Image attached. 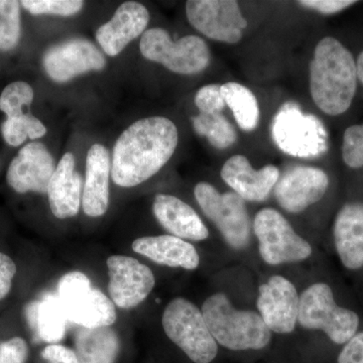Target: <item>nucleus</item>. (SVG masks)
I'll list each match as a JSON object with an SVG mask.
<instances>
[{
	"instance_id": "nucleus-25",
	"label": "nucleus",
	"mask_w": 363,
	"mask_h": 363,
	"mask_svg": "<svg viewBox=\"0 0 363 363\" xmlns=\"http://www.w3.org/2000/svg\"><path fill=\"white\" fill-rule=\"evenodd\" d=\"M121 351V340L108 327H82L76 333L75 352L79 363H117Z\"/></svg>"
},
{
	"instance_id": "nucleus-15",
	"label": "nucleus",
	"mask_w": 363,
	"mask_h": 363,
	"mask_svg": "<svg viewBox=\"0 0 363 363\" xmlns=\"http://www.w3.org/2000/svg\"><path fill=\"white\" fill-rule=\"evenodd\" d=\"M298 297L295 286L281 276H274L259 286L257 309L267 328L279 334L295 330Z\"/></svg>"
},
{
	"instance_id": "nucleus-35",
	"label": "nucleus",
	"mask_w": 363,
	"mask_h": 363,
	"mask_svg": "<svg viewBox=\"0 0 363 363\" xmlns=\"http://www.w3.org/2000/svg\"><path fill=\"white\" fill-rule=\"evenodd\" d=\"M301 6L312 9L322 14H334L357 4L351 0H301L298 2Z\"/></svg>"
},
{
	"instance_id": "nucleus-7",
	"label": "nucleus",
	"mask_w": 363,
	"mask_h": 363,
	"mask_svg": "<svg viewBox=\"0 0 363 363\" xmlns=\"http://www.w3.org/2000/svg\"><path fill=\"white\" fill-rule=\"evenodd\" d=\"M140 49L145 58L182 75L200 73L210 63L209 48L204 40L197 35H187L174 42L164 28L145 30Z\"/></svg>"
},
{
	"instance_id": "nucleus-36",
	"label": "nucleus",
	"mask_w": 363,
	"mask_h": 363,
	"mask_svg": "<svg viewBox=\"0 0 363 363\" xmlns=\"http://www.w3.org/2000/svg\"><path fill=\"white\" fill-rule=\"evenodd\" d=\"M338 363H363V329L357 332L339 353Z\"/></svg>"
},
{
	"instance_id": "nucleus-13",
	"label": "nucleus",
	"mask_w": 363,
	"mask_h": 363,
	"mask_svg": "<svg viewBox=\"0 0 363 363\" xmlns=\"http://www.w3.org/2000/svg\"><path fill=\"white\" fill-rule=\"evenodd\" d=\"M107 267L112 302L123 309L140 305L154 289L152 269L133 257L112 255L107 259Z\"/></svg>"
},
{
	"instance_id": "nucleus-3",
	"label": "nucleus",
	"mask_w": 363,
	"mask_h": 363,
	"mask_svg": "<svg viewBox=\"0 0 363 363\" xmlns=\"http://www.w3.org/2000/svg\"><path fill=\"white\" fill-rule=\"evenodd\" d=\"M201 312L215 341L227 350H259L271 342L272 331L260 315L235 309L225 294L210 296Z\"/></svg>"
},
{
	"instance_id": "nucleus-26",
	"label": "nucleus",
	"mask_w": 363,
	"mask_h": 363,
	"mask_svg": "<svg viewBox=\"0 0 363 363\" xmlns=\"http://www.w3.org/2000/svg\"><path fill=\"white\" fill-rule=\"evenodd\" d=\"M222 96L235 117L238 126L245 131L255 130L259 123V105L255 94L240 83L221 85Z\"/></svg>"
},
{
	"instance_id": "nucleus-5",
	"label": "nucleus",
	"mask_w": 363,
	"mask_h": 363,
	"mask_svg": "<svg viewBox=\"0 0 363 363\" xmlns=\"http://www.w3.org/2000/svg\"><path fill=\"white\" fill-rule=\"evenodd\" d=\"M162 327L172 341L194 363H211L218 346L202 312L190 301L174 298L164 309Z\"/></svg>"
},
{
	"instance_id": "nucleus-19",
	"label": "nucleus",
	"mask_w": 363,
	"mask_h": 363,
	"mask_svg": "<svg viewBox=\"0 0 363 363\" xmlns=\"http://www.w3.org/2000/svg\"><path fill=\"white\" fill-rule=\"evenodd\" d=\"M334 245L341 264L350 272L363 269V203H346L336 215Z\"/></svg>"
},
{
	"instance_id": "nucleus-37",
	"label": "nucleus",
	"mask_w": 363,
	"mask_h": 363,
	"mask_svg": "<svg viewBox=\"0 0 363 363\" xmlns=\"http://www.w3.org/2000/svg\"><path fill=\"white\" fill-rule=\"evenodd\" d=\"M40 357L47 363H79L75 350L61 344H49L40 352Z\"/></svg>"
},
{
	"instance_id": "nucleus-22",
	"label": "nucleus",
	"mask_w": 363,
	"mask_h": 363,
	"mask_svg": "<svg viewBox=\"0 0 363 363\" xmlns=\"http://www.w3.org/2000/svg\"><path fill=\"white\" fill-rule=\"evenodd\" d=\"M152 210L160 224L176 238L201 241L209 236V231L199 215L175 196L157 195Z\"/></svg>"
},
{
	"instance_id": "nucleus-29",
	"label": "nucleus",
	"mask_w": 363,
	"mask_h": 363,
	"mask_svg": "<svg viewBox=\"0 0 363 363\" xmlns=\"http://www.w3.org/2000/svg\"><path fill=\"white\" fill-rule=\"evenodd\" d=\"M21 37L20 2L0 0V50L9 51Z\"/></svg>"
},
{
	"instance_id": "nucleus-33",
	"label": "nucleus",
	"mask_w": 363,
	"mask_h": 363,
	"mask_svg": "<svg viewBox=\"0 0 363 363\" xmlns=\"http://www.w3.org/2000/svg\"><path fill=\"white\" fill-rule=\"evenodd\" d=\"M195 104L200 113H221L226 106L222 96L221 85L209 84L202 87L196 94Z\"/></svg>"
},
{
	"instance_id": "nucleus-11",
	"label": "nucleus",
	"mask_w": 363,
	"mask_h": 363,
	"mask_svg": "<svg viewBox=\"0 0 363 363\" xmlns=\"http://www.w3.org/2000/svg\"><path fill=\"white\" fill-rule=\"evenodd\" d=\"M186 13L191 26L217 42L236 44L247 28L240 4L233 0H189Z\"/></svg>"
},
{
	"instance_id": "nucleus-31",
	"label": "nucleus",
	"mask_w": 363,
	"mask_h": 363,
	"mask_svg": "<svg viewBox=\"0 0 363 363\" xmlns=\"http://www.w3.org/2000/svg\"><path fill=\"white\" fill-rule=\"evenodd\" d=\"M21 4L33 14L70 16L78 13L84 2L79 0H23Z\"/></svg>"
},
{
	"instance_id": "nucleus-8",
	"label": "nucleus",
	"mask_w": 363,
	"mask_h": 363,
	"mask_svg": "<svg viewBox=\"0 0 363 363\" xmlns=\"http://www.w3.org/2000/svg\"><path fill=\"white\" fill-rule=\"evenodd\" d=\"M274 142L290 156L315 157L327 150V133L323 124L311 114H304L298 105L288 102L274 118Z\"/></svg>"
},
{
	"instance_id": "nucleus-28",
	"label": "nucleus",
	"mask_w": 363,
	"mask_h": 363,
	"mask_svg": "<svg viewBox=\"0 0 363 363\" xmlns=\"http://www.w3.org/2000/svg\"><path fill=\"white\" fill-rule=\"evenodd\" d=\"M2 135L11 147H18L26 138L38 140L47 133V128L42 121L30 113L20 118H6L2 124Z\"/></svg>"
},
{
	"instance_id": "nucleus-14",
	"label": "nucleus",
	"mask_w": 363,
	"mask_h": 363,
	"mask_svg": "<svg viewBox=\"0 0 363 363\" xmlns=\"http://www.w3.org/2000/svg\"><path fill=\"white\" fill-rule=\"evenodd\" d=\"M329 178L323 169L297 166L288 169L277 183V201L290 213H300L326 194Z\"/></svg>"
},
{
	"instance_id": "nucleus-4",
	"label": "nucleus",
	"mask_w": 363,
	"mask_h": 363,
	"mask_svg": "<svg viewBox=\"0 0 363 363\" xmlns=\"http://www.w3.org/2000/svg\"><path fill=\"white\" fill-rule=\"evenodd\" d=\"M298 321L303 328L323 332L336 345L347 343L360 327L358 313L339 305L326 283L314 284L301 294Z\"/></svg>"
},
{
	"instance_id": "nucleus-1",
	"label": "nucleus",
	"mask_w": 363,
	"mask_h": 363,
	"mask_svg": "<svg viewBox=\"0 0 363 363\" xmlns=\"http://www.w3.org/2000/svg\"><path fill=\"white\" fill-rule=\"evenodd\" d=\"M178 140L177 126L167 117H147L131 124L114 145V183L131 188L149 180L173 157Z\"/></svg>"
},
{
	"instance_id": "nucleus-17",
	"label": "nucleus",
	"mask_w": 363,
	"mask_h": 363,
	"mask_svg": "<svg viewBox=\"0 0 363 363\" xmlns=\"http://www.w3.org/2000/svg\"><path fill=\"white\" fill-rule=\"evenodd\" d=\"M221 178L245 201L262 202L276 187L279 171L272 164L257 171L247 157L235 155L224 164Z\"/></svg>"
},
{
	"instance_id": "nucleus-38",
	"label": "nucleus",
	"mask_w": 363,
	"mask_h": 363,
	"mask_svg": "<svg viewBox=\"0 0 363 363\" xmlns=\"http://www.w3.org/2000/svg\"><path fill=\"white\" fill-rule=\"evenodd\" d=\"M16 274V266L13 260L0 252V300L9 295Z\"/></svg>"
},
{
	"instance_id": "nucleus-18",
	"label": "nucleus",
	"mask_w": 363,
	"mask_h": 363,
	"mask_svg": "<svg viewBox=\"0 0 363 363\" xmlns=\"http://www.w3.org/2000/svg\"><path fill=\"white\" fill-rule=\"evenodd\" d=\"M149 21L147 7L140 2H124L111 20L98 28L96 39L108 56H117L131 40L145 33Z\"/></svg>"
},
{
	"instance_id": "nucleus-21",
	"label": "nucleus",
	"mask_w": 363,
	"mask_h": 363,
	"mask_svg": "<svg viewBox=\"0 0 363 363\" xmlns=\"http://www.w3.org/2000/svg\"><path fill=\"white\" fill-rule=\"evenodd\" d=\"M75 159L67 152L59 162L50 182L48 195L50 207L59 219L76 216L80 209L83 194V180L76 171Z\"/></svg>"
},
{
	"instance_id": "nucleus-6",
	"label": "nucleus",
	"mask_w": 363,
	"mask_h": 363,
	"mask_svg": "<svg viewBox=\"0 0 363 363\" xmlns=\"http://www.w3.org/2000/svg\"><path fill=\"white\" fill-rule=\"evenodd\" d=\"M58 297L67 320L83 328H104L116 323L113 303L101 291L93 288L83 272L64 274L59 281Z\"/></svg>"
},
{
	"instance_id": "nucleus-2",
	"label": "nucleus",
	"mask_w": 363,
	"mask_h": 363,
	"mask_svg": "<svg viewBox=\"0 0 363 363\" xmlns=\"http://www.w3.org/2000/svg\"><path fill=\"white\" fill-rule=\"evenodd\" d=\"M357 62L347 48L333 37L320 40L310 65V92L327 116L350 109L357 89Z\"/></svg>"
},
{
	"instance_id": "nucleus-24",
	"label": "nucleus",
	"mask_w": 363,
	"mask_h": 363,
	"mask_svg": "<svg viewBox=\"0 0 363 363\" xmlns=\"http://www.w3.org/2000/svg\"><path fill=\"white\" fill-rule=\"evenodd\" d=\"M26 318L35 335L49 344L65 337L67 320L58 295L47 293L26 307Z\"/></svg>"
},
{
	"instance_id": "nucleus-9",
	"label": "nucleus",
	"mask_w": 363,
	"mask_h": 363,
	"mask_svg": "<svg viewBox=\"0 0 363 363\" xmlns=\"http://www.w3.org/2000/svg\"><path fill=\"white\" fill-rule=\"evenodd\" d=\"M198 204L234 250L247 247L250 235V219L245 200L234 192L222 193L201 182L194 189Z\"/></svg>"
},
{
	"instance_id": "nucleus-10",
	"label": "nucleus",
	"mask_w": 363,
	"mask_h": 363,
	"mask_svg": "<svg viewBox=\"0 0 363 363\" xmlns=\"http://www.w3.org/2000/svg\"><path fill=\"white\" fill-rule=\"evenodd\" d=\"M253 231L259 242L262 259L272 266L301 262L312 255L310 243L296 233L283 215L272 208L257 212Z\"/></svg>"
},
{
	"instance_id": "nucleus-12",
	"label": "nucleus",
	"mask_w": 363,
	"mask_h": 363,
	"mask_svg": "<svg viewBox=\"0 0 363 363\" xmlns=\"http://www.w3.org/2000/svg\"><path fill=\"white\" fill-rule=\"evenodd\" d=\"M43 64L50 78L63 83L87 72L102 70L106 59L90 40L71 39L50 48Z\"/></svg>"
},
{
	"instance_id": "nucleus-39",
	"label": "nucleus",
	"mask_w": 363,
	"mask_h": 363,
	"mask_svg": "<svg viewBox=\"0 0 363 363\" xmlns=\"http://www.w3.org/2000/svg\"><path fill=\"white\" fill-rule=\"evenodd\" d=\"M357 67L358 80L363 84V51L360 52L359 56H358Z\"/></svg>"
},
{
	"instance_id": "nucleus-32",
	"label": "nucleus",
	"mask_w": 363,
	"mask_h": 363,
	"mask_svg": "<svg viewBox=\"0 0 363 363\" xmlns=\"http://www.w3.org/2000/svg\"><path fill=\"white\" fill-rule=\"evenodd\" d=\"M342 157L351 169L363 167V124L350 126L343 135Z\"/></svg>"
},
{
	"instance_id": "nucleus-20",
	"label": "nucleus",
	"mask_w": 363,
	"mask_h": 363,
	"mask_svg": "<svg viewBox=\"0 0 363 363\" xmlns=\"http://www.w3.org/2000/svg\"><path fill=\"white\" fill-rule=\"evenodd\" d=\"M111 162L108 150L99 143L90 147L86 160V178L82 207L90 217L106 213L109 206V177Z\"/></svg>"
},
{
	"instance_id": "nucleus-27",
	"label": "nucleus",
	"mask_w": 363,
	"mask_h": 363,
	"mask_svg": "<svg viewBox=\"0 0 363 363\" xmlns=\"http://www.w3.org/2000/svg\"><path fill=\"white\" fill-rule=\"evenodd\" d=\"M192 121L196 133L205 136L216 149H228L236 142L235 128L222 113H200Z\"/></svg>"
},
{
	"instance_id": "nucleus-16",
	"label": "nucleus",
	"mask_w": 363,
	"mask_h": 363,
	"mask_svg": "<svg viewBox=\"0 0 363 363\" xmlns=\"http://www.w3.org/2000/svg\"><path fill=\"white\" fill-rule=\"evenodd\" d=\"M54 157L40 143H30L20 150L7 171V183L16 192L48 193L54 175Z\"/></svg>"
},
{
	"instance_id": "nucleus-30",
	"label": "nucleus",
	"mask_w": 363,
	"mask_h": 363,
	"mask_svg": "<svg viewBox=\"0 0 363 363\" xmlns=\"http://www.w3.org/2000/svg\"><path fill=\"white\" fill-rule=\"evenodd\" d=\"M33 99L32 86L26 82H13L7 85L0 96V109L6 114L7 118H20L28 112Z\"/></svg>"
},
{
	"instance_id": "nucleus-34",
	"label": "nucleus",
	"mask_w": 363,
	"mask_h": 363,
	"mask_svg": "<svg viewBox=\"0 0 363 363\" xmlns=\"http://www.w3.org/2000/svg\"><path fill=\"white\" fill-rule=\"evenodd\" d=\"M28 346L25 339L13 337L0 341V363H26Z\"/></svg>"
},
{
	"instance_id": "nucleus-23",
	"label": "nucleus",
	"mask_w": 363,
	"mask_h": 363,
	"mask_svg": "<svg viewBox=\"0 0 363 363\" xmlns=\"http://www.w3.org/2000/svg\"><path fill=\"white\" fill-rule=\"evenodd\" d=\"M133 250L162 266L183 267L192 271L200 264L196 248L187 241L174 235L138 238L133 241Z\"/></svg>"
}]
</instances>
